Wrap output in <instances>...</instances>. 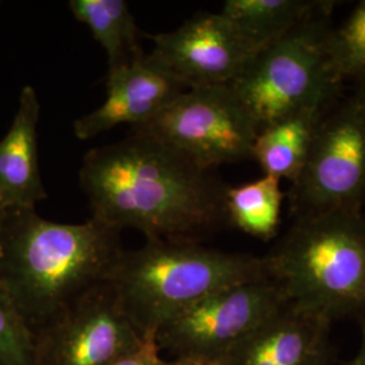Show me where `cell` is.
<instances>
[{"instance_id": "obj_23", "label": "cell", "mask_w": 365, "mask_h": 365, "mask_svg": "<svg viewBox=\"0 0 365 365\" xmlns=\"http://www.w3.org/2000/svg\"><path fill=\"white\" fill-rule=\"evenodd\" d=\"M357 88L352 98L365 110V76L357 78Z\"/></svg>"}, {"instance_id": "obj_10", "label": "cell", "mask_w": 365, "mask_h": 365, "mask_svg": "<svg viewBox=\"0 0 365 365\" xmlns=\"http://www.w3.org/2000/svg\"><path fill=\"white\" fill-rule=\"evenodd\" d=\"M149 37V56L185 90L230 86L259 52L221 13L196 14L176 30Z\"/></svg>"}, {"instance_id": "obj_1", "label": "cell", "mask_w": 365, "mask_h": 365, "mask_svg": "<svg viewBox=\"0 0 365 365\" xmlns=\"http://www.w3.org/2000/svg\"><path fill=\"white\" fill-rule=\"evenodd\" d=\"M91 218L146 240L196 241L227 222V187L144 133L91 149L78 172Z\"/></svg>"}, {"instance_id": "obj_11", "label": "cell", "mask_w": 365, "mask_h": 365, "mask_svg": "<svg viewBox=\"0 0 365 365\" xmlns=\"http://www.w3.org/2000/svg\"><path fill=\"white\" fill-rule=\"evenodd\" d=\"M184 91L180 83L144 53L129 64L108 71L105 102L76 119L73 133L86 141L119 125L144 126Z\"/></svg>"}, {"instance_id": "obj_19", "label": "cell", "mask_w": 365, "mask_h": 365, "mask_svg": "<svg viewBox=\"0 0 365 365\" xmlns=\"http://www.w3.org/2000/svg\"><path fill=\"white\" fill-rule=\"evenodd\" d=\"M0 365H37L34 333L0 282Z\"/></svg>"}, {"instance_id": "obj_25", "label": "cell", "mask_w": 365, "mask_h": 365, "mask_svg": "<svg viewBox=\"0 0 365 365\" xmlns=\"http://www.w3.org/2000/svg\"><path fill=\"white\" fill-rule=\"evenodd\" d=\"M4 210H7V209H6V206H4V205H3V202H1V199H0V215H1V214H3V211H4Z\"/></svg>"}, {"instance_id": "obj_7", "label": "cell", "mask_w": 365, "mask_h": 365, "mask_svg": "<svg viewBox=\"0 0 365 365\" xmlns=\"http://www.w3.org/2000/svg\"><path fill=\"white\" fill-rule=\"evenodd\" d=\"M295 217L330 211L363 212L365 110L353 98L327 107L306 164L291 187Z\"/></svg>"}, {"instance_id": "obj_21", "label": "cell", "mask_w": 365, "mask_h": 365, "mask_svg": "<svg viewBox=\"0 0 365 365\" xmlns=\"http://www.w3.org/2000/svg\"><path fill=\"white\" fill-rule=\"evenodd\" d=\"M170 365H223L221 360L210 359H173Z\"/></svg>"}, {"instance_id": "obj_16", "label": "cell", "mask_w": 365, "mask_h": 365, "mask_svg": "<svg viewBox=\"0 0 365 365\" xmlns=\"http://www.w3.org/2000/svg\"><path fill=\"white\" fill-rule=\"evenodd\" d=\"M68 7L78 22L90 29L105 49L108 71L126 66L144 54L138 27L125 0H71Z\"/></svg>"}, {"instance_id": "obj_18", "label": "cell", "mask_w": 365, "mask_h": 365, "mask_svg": "<svg viewBox=\"0 0 365 365\" xmlns=\"http://www.w3.org/2000/svg\"><path fill=\"white\" fill-rule=\"evenodd\" d=\"M327 53L331 72L339 83L365 76V0L339 27L329 29Z\"/></svg>"}, {"instance_id": "obj_22", "label": "cell", "mask_w": 365, "mask_h": 365, "mask_svg": "<svg viewBox=\"0 0 365 365\" xmlns=\"http://www.w3.org/2000/svg\"><path fill=\"white\" fill-rule=\"evenodd\" d=\"M348 365H365V322L361 324V345L356 357Z\"/></svg>"}, {"instance_id": "obj_3", "label": "cell", "mask_w": 365, "mask_h": 365, "mask_svg": "<svg viewBox=\"0 0 365 365\" xmlns=\"http://www.w3.org/2000/svg\"><path fill=\"white\" fill-rule=\"evenodd\" d=\"M262 279H269L264 256L146 240L141 248L120 252L107 283L144 337L218 289Z\"/></svg>"}, {"instance_id": "obj_2", "label": "cell", "mask_w": 365, "mask_h": 365, "mask_svg": "<svg viewBox=\"0 0 365 365\" xmlns=\"http://www.w3.org/2000/svg\"><path fill=\"white\" fill-rule=\"evenodd\" d=\"M119 233L90 218L49 221L36 209L0 215V282L33 333L108 282L123 250Z\"/></svg>"}, {"instance_id": "obj_4", "label": "cell", "mask_w": 365, "mask_h": 365, "mask_svg": "<svg viewBox=\"0 0 365 365\" xmlns=\"http://www.w3.org/2000/svg\"><path fill=\"white\" fill-rule=\"evenodd\" d=\"M265 257L289 303L331 324L365 322V217L330 211L297 217Z\"/></svg>"}, {"instance_id": "obj_15", "label": "cell", "mask_w": 365, "mask_h": 365, "mask_svg": "<svg viewBox=\"0 0 365 365\" xmlns=\"http://www.w3.org/2000/svg\"><path fill=\"white\" fill-rule=\"evenodd\" d=\"M334 4L324 0H226L221 14L261 51L318 14L333 10Z\"/></svg>"}, {"instance_id": "obj_12", "label": "cell", "mask_w": 365, "mask_h": 365, "mask_svg": "<svg viewBox=\"0 0 365 365\" xmlns=\"http://www.w3.org/2000/svg\"><path fill=\"white\" fill-rule=\"evenodd\" d=\"M331 322L287 302L226 353L223 365H310L330 357Z\"/></svg>"}, {"instance_id": "obj_8", "label": "cell", "mask_w": 365, "mask_h": 365, "mask_svg": "<svg viewBox=\"0 0 365 365\" xmlns=\"http://www.w3.org/2000/svg\"><path fill=\"white\" fill-rule=\"evenodd\" d=\"M286 303L283 291L272 279L222 288L160 327L157 342L173 359L221 360Z\"/></svg>"}, {"instance_id": "obj_20", "label": "cell", "mask_w": 365, "mask_h": 365, "mask_svg": "<svg viewBox=\"0 0 365 365\" xmlns=\"http://www.w3.org/2000/svg\"><path fill=\"white\" fill-rule=\"evenodd\" d=\"M156 336H144L141 342L114 365H170V361L163 359Z\"/></svg>"}, {"instance_id": "obj_5", "label": "cell", "mask_w": 365, "mask_h": 365, "mask_svg": "<svg viewBox=\"0 0 365 365\" xmlns=\"http://www.w3.org/2000/svg\"><path fill=\"white\" fill-rule=\"evenodd\" d=\"M330 11L262 48L229 86L259 131L303 110L334 102L341 83L327 53Z\"/></svg>"}, {"instance_id": "obj_24", "label": "cell", "mask_w": 365, "mask_h": 365, "mask_svg": "<svg viewBox=\"0 0 365 365\" xmlns=\"http://www.w3.org/2000/svg\"><path fill=\"white\" fill-rule=\"evenodd\" d=\"M329 364V359H322V360H318V361H315L313 364L310 365H327Z\"/></svg>"}, {"instance_id": "obj_17", "label": "cell", "mask_w": 365, "mask_h": 365, "mask_svg": "<svg viewBox=\"0 0 365 365\" xmlns=\"http://www.w3.org/2000/svg\"><path fill=\"white\" fill-rule=\"evenodd\" d=\"M284 192L280 180L262 175L255 182L227 187L225 197L226 218L245 235L269 241L277 235Z\"/></svg>"}, {"instance_id": "obj_6", "label": "cell", "mask_w": 365, "mask_h": 365, "mask_svg": "<svg viewBox=\"0 0 365 365\" xmlns=\"http://www.w3.org/2000/svg\"><path fill=\"white\" fill-rule=\"evenodd\" d=\"M131 130L167 145L203 170L252 160L259 128L229 86L190 88Z\"/></svg>"}, {"instance_id": "obj_14", "label": "cell", "mask_w": 365, "mask_h": 365, "mask_svg": "<svg viewBox=\"0 0 365 365\" xmlns=\"http://www.w3.org/2000/svg\"><path fill=\"white\" fill-rule=\"evenodd\" d=\"M330 105L303 110L259 131L252 160L259 163L264 175L291 182L298 179L313 144L317 126Z\"/></svg>"}, {"instance_id": "obj_9", "label": "cell", "mask_w": 365, "mask_h": 365, "mask_svg": "<svg viewBox=\"0 0 365 365\" xmlns=\"http://www.w3.org/2000/svg\"><path fill=\"white\" fill-rule=\"evenodd\" d=\"M143 336L105 283L34 333L37 365H114Z\"/></svg>"}, {"instance_id": "obj_13", "label": "cell", "mask_w": 365, "mask_h": 365, "mask_svg": "<svg viewBox=\"0 0 365 365\" xmlns=\"http://www.w3.org/2000/svg\"><path fill=\"white\" fill-rule=\"evenodd\" d=\"M39 113L37 92L25 86L11 126L0 140V199L6 209H36L48 197L39 170Z\"/></svg>"}]
</instances>
